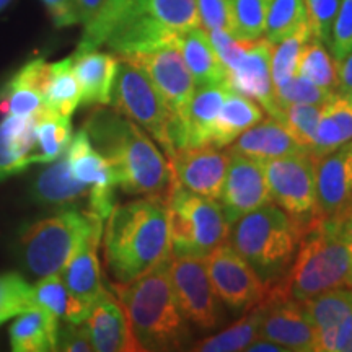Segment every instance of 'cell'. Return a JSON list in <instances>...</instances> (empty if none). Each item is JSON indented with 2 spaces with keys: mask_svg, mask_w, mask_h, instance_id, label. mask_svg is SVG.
Returning a JSON list of instances; mask_svg holds the SVG:
<instances>
[{
  "mask_svg": "<svg viewBox=\"0 0 352 352\" xmlns=\"http://www.w3.org/2000/svg\"><path fill=\"white\" fill-rule=\"evenodd\" d=\"M259 307L241 314V316L230 327L222 331L204 338L189 347L188 351L196 352H235L245 351L250 342L259 336Z\"/></svg>",
  "mask_w": 352,
  "mask_h": 352,
  "instance_id": "cell-36",
  "label": "cell"
},
{
  "mask_svg": "<svg viewBox=\"0 0 352 352\" xmlns=\"http://www.w3.org/2000/svg\"><path fill=\"white\" fill-rule=\"evenodd\" d=\"M33 297L38 307L64 323H83L91 308L72 296L59 272L41 277V280L33 285Z\"/></svg>",
  "mask_w": 352,
  "mask_h": 352,
  "instance_id": "cell-34",
  "label": "cell"
},
{
  "mask_svg": "<svg viewBox=\"0 0 352 352\" xmlns=\"http://www.w3.org/2000/svg\"><path fill=\"white\" fill-rule=\"evenodd\" d=\"M178 47L197 87L228 83L226 65L202 26L179 34Z\"/></svg>",
  "mask_w": 352,
  "mask_h": 352,
  "instance_id": "cell-28",
  "label": "cell"
},
{
  "mask_svg": "<svg viewBox=\"0 0 352 352\" xmlns=\"http://www.w3.org/2000/svg\"><path fill=\"white\" fill-rule=\"evenodd\" d=\"M228 152L240 153V155L254 158L264 164V162L274 160V158L305 151L294 140L283 122L270 116L246 129L228 148Z\"/></svg>",
  "mask_w": 352,
  "mask_h": 352,
  "instance_id": "cell-25",
  "label": "cell"
},
{
  "mask_svg": "<svg viewBox=\"0 0 352 352\" xmlns=\"http://www.w3.org/2000/svg\"><path fill=\"white\" fill-rule=\"evenodd\" d=\"M328 46L336 63L344 59L352 51V0H340Z\"/></svg>",
  "mask_w": 352,
  "mask_h": 352,
  "instance_id": "cell-44",
  "label": "cell"
},
{
  "mask_svg": "<svg viewBox=\"0 0 352 352\" xmlns=\"http://www.w3.org/2000/svg\"><path fill=\"white\" fill-rule=\"evenodd\" d=\"M204 258L215 296L232 314H245L266 298L270 287L230 243L220 245Z\"/></svg>",
  "mask_w": 352,
  "mask_h": 352,
  "instance_id": "cell-12",
  "label": "cell"
},
{
  "mask_svg": "<svg viewBox=\"0 0 352 352\" xmlns=\"http://www.w3.org/2000/svg\"><path fill=\"white\" fill-rule=\"evenodd\" d=\"M109 104L155 139L160 144L166 160L171 158L176 152L173 144V113L158 95L151 78L124 59H120Z\"/></svg>",
  "mask_w": 352,
  "mask_h": 352,
  "instance_id": "cell-9",
  "label": "cell"
},
{
  "mask_svg": "<svg viewBox=\"0 0 352 352\" xmlns=\"http://www.w3.org/2000/svg\"><path fill=\"white\" fill-rule=\"evenodd\" d=\"M47 63L43 57L26 63L0 94V113L38 118L47 111L43 85Z\"/></svg>",
  "mask_w": 352,
  "mask_h": 352,
  "instance_id": "cell-23",
  "label": "cell"
},
{
  "mask_svg": "<svg viewBox=\"0 0 352 352\" xmlns=\"http://www.w3.org/2000/svg\"><path fill=\"white\" fill-rule=\"evenodd\" d=\"M245 351H248V352H287L283 346L277 344V342L270 341V340H266V338H261V336H258L256 340H253L252 342H250L248 347H246Z\"/></svg>",
  "mask_w": 352,
  "mask_h": 352,
  "instance_id": "cell-52",
  "label": "cell"
},
{
  "mask_svg": "<svg viewBox=\"0 0 352 352\" xmlns=\"http://www.w3.org/2000/svg\"><path fill=\"white\" fill-rule=\"evenodd\" d=\"M72 67L80 83V104L107 107L111 103V91L120 67V57L111 52H101L100 50L76 52L72 56Z\"/></svg>",
  "mask_w": 352,
  "mask_h": 352,
  "instance_id": "cell-24",
  "label": "cell"
},
{
  "mask_svg": "<svg viewBox=\"0 0 352 352\" xmlns=\"http://www.w3.org/2000/svg\"><path fill=\"white\" fill-rule=\"evenodd\" d=\"M88 195L90 188L74 178L65 153L51 162V165L38 175L33 184V196L36 202L52 208H77V204H80Z\"/></svg>",
  "mask_w": 352,
  "mask_h": 352,
  "instance_id": "cell-27",
  "label": "cell"
},
{
  "mask_svg": "<svg viewBox=\"0 0 352 352\" xmlns=\"http://www.w3.org/2000/svg\"><path fill=\"white\" fill-rule=\"evenodd\" d=\"M103 256L113 283L134 280L171 253L164 199L147 197L114 206L103 226Z\"/></svg>",
  "mask_w": 352,
  "mask_h": 352,
  "instance_id": "cell-2",
  "label": "cell"
},
{
  "mask_svg": "<svg viewBox=\"0 0 352 352\" xmlns=\"http://www.w3.org/2000/svg\"><path fill=\"white\" fill-rule=\"evenodd\" d=\"M271 0H232L235 38L254 41L264 34Z\"/></svg>",
  "mask_w": 352,
  "mask_h": 352,
  "instance_id": "cell-42",
  "label": "cell"
},
{
  "mask_svg": "<svg viewBox=\"0 0 352 352\" xmlns=\"http://www.w3.org/2000/svg\"><path fill=\"white\" fill-rule=\"evenodd\" d=\"M311 38L310 26H303L297 33L290 34L280 43L272 46L271 54V77L272 87L283 85L289 78L298 74V59L305 43Z\"/></svg>",
  "mask_w": 352,
  "mask_h": 352,
  "instance_id": "cell-39",
  "label": "cell"
},
{
  "mask_svg": "<svg viewBox=\"0 0 352 352\" xmlns=\"http://www.w3.org/2000/svg\"><path fill=\"white\" fill-rule=\"evenodd\" d=\"M103 226L104 222H98L87 233L85 239L80 241L63 271L59 272L72 296L90 307L108 290L103 284L98 258Z\"/></svg>",
  "mask_w": 352,
  "mask_h": 352,
  "instance_id": "cell-21",
  "label": "cell"
},
{
  "mask_svg": "<svg viewBox=\"0 0 352 352\" xmlns=\"http://www.w3.org/2000/svg\"><path fill=\"white\" fill-rule=\"evenodd\" d=\"M83 324L96 352L140 351L120 300L109 290L91 305Z\"/></svg>",
  "mask_w": 352,
  "mask_h": 352,
  "instance_id": "cell-22",
  "label": "cell"
},
{
  "mask_svg": "<svg viewBox=\"0 0 352 352\" xmlns=\"http://www.w3.org/2000/svg\"><path fill=\"white\" fill-rule=\"evenodd\" d=\"M59 320L44 308L34 305L19 315L10 327V346L15 352L56 351Z\"/></svg>",
  "mask_w": 352,
  "mask_h": 352,
  "instance_id": "cell-31",
  "label": "cell"
},
{
  "mask_svg": "<svg viewBox=\"0 0 352 352\" xmlns=\"http://www.w3.org/2000/svg\"><path fill=\"white\" fill-rule=\"evenodd\" d=\"M264 109L256 101L239 94L232 88L228 91L212 131V145L223 148L235 142L246 129L264 118Z\"/></svg>",
  "mask_w": 352,
  "mask_h": 352,
  "instance_id": "cell-32",
  "label": "cell"
},
{
  "mask_svg": "<svg viewBox=\"0 0 352 352\" xmlns=\"http://www.w3.org/2000/svg\"><path fill=\"white\" fill-rule=\"evenodd\" d=\"M36 305L33 297V285L19 272L0 274V324L15 318Z\"/></svg>",
  "mask_w": 352,
  "mask_h": 352,
  "instance_id": "cell-41",
  "label": "cell"
},
{
  "mask_svg": "<svg viewBox=\"0 0 352 352\" xmlns=\"http://www.w3.org/2000/svg\"><path fill=\"white\" fill-rule=\"evenodd\" d=\"M170 220L171 254L208 256L228 240L230 223L215 199L173 184L164 199Z\"/></svg>",
  "mask_w": 352,
  "mask_h": 352,
  "instance_id": "cell-6",
  "label": "cell"
},
{
  "mask_svg": "<svg viewBox=\"0 0 352 352\" xmlns=\"http://www.w3.org/2000/svg\"><path fill=\"white\" fill-rule=\"evenodd\" d=\"M98 222L104 220L88 209L67 208L26 227L20 239L26 270L39 279L60 272L87 233Z\"/></svg>",
  "mask_w": 352,
  "mask_h": 352,
  "instance_id": "cell-7",
  "label": "cell"
},
{
  "mask_svg": "<svg viewBox=\"0 0 352 352\" xmlns=\"http://www.w3.org/2000/svg\"><path fill=\"white\" fill-rule=\"evenodd\" d=\"M151 78L158 95L165 101V104L173 113L175 122L183 116L189 100L196 91V82L184 63L178 44L164 46L160 50L139 52L126 57H120Z\"/></svg>",
  "mask_w": 352,
  "mask_h": 352,
  "instance_id": "cell-14",
  "label": "cell"
},
{
  "mask_svg": "<svg viewBox=\"0 0 352 352\" xmlns=\"http://www.w3.org/2000/svg\"><path fill=\"white\" fill-rule=\"evenodd\" d=\"M104 2H107V0H74L77 8L78 21H80L83 26L90 25L91 21L100 15L101 8L104 7Z\"/></svg>",
  "mask_w": 352,
  "mask_h": 352,
  "instance_id": "cell-49",
  "label": "cell"
},
{
  "mask_svg": "<svg viewBox=\"0 0 352 352\" xmlns=\"http://www.w3.org/2000/svg\"><path fill=\"white\" fill-rule=\"evenodd\" d=\"M36 118L7 114L0 122V182L19 175L33 164Z\"/></svg>",
  "mask_w": 352,
  "mask_h": 352,
  "instance_id": "cell-26",
  "label": "cell"
},
{
  "mask_svg": "<svg viewBox=\"0 0 352 352\" xmlns=\"http://www.w3.org/2000/svg\"><path fill=\"white\" fill-rule=\"evenodd\" d=\"M132 23H157L182 34L201 26L197 0H107L100 15L83 26L76 52L100 50L114 30Z\"/></svg>",
  "mask_w": 352,
  "mask_h": 352,
  "instance_id": "cell-8",
  "label": "cell"
},
{
  "mask_svg": "<svg viewBox=\"0 0 352 352\" xmlns=\"http://www.w3.org/2000/svg\"><path fill=\"white\" fill-rule=\"evenodd\" d=\"M283 284L287 296L297 302L336 287H352V258L336 219L316 217L303 228L297 254Z\"/></svg>",
  "mask_w": 352,
  "mask_h": 352,
  "instance_id": "cell-5",
  "label": "cell"
},
{
  "mask_svg": "<svg viewBox=\"0 0 352 352\" xmlns=\"http://www.w3.org/2000/svg\"><path fill=\"white\" fill-rule=\"evenodd\" d=\"M307 25L308 16L303 0H271L264 34L271 44H277Z\"/></svg>",
  "mask_w": 352,
  "mask_h": 352,
  "instance_id": "cell-38",
  "label": "cell"
},
{
  "mask_svg": "<svg viewBox=\"0 0 352 352\" xmlns=\"http://www.w3.org/2000/svg\"><path fill=\"white\" fill-rule=\"evenodd\" d=\"M56 351L64 352H90L94 351L90 336L83 323H65L57 331Z\"/></svg>",
  "mask_w": 352,
  "mask_h": 352,
  "instance_id": "cell-47",
  "label": "cell"
},
{
  "mask_svg": "<svg viewBox=\"0 0 352 352\" xmlns=\"http://www.w3.org/2000/svg\"><path fill=\"white\" fill-rule=\"evenodd\" d=\"M232 87L228 83L196 88L183 116L175 122V151L184 147L212 145V131L219 111Z\"/></svg>",
  "mask_w": 352,
  "mask_h": 352,
  "instance_id": "cell-20",
  "label": "cell"
},
{
  "mask_svg": "<svg viewBox=\"0 0 352 352\" xmlns=\"http://www.w3.org/2000/svg\"><path fill=\"white\" fill-rule=\"evenodd\" d=\"M56 28H69L78 25V15L74 0H39Z\"/></svg>",
  "mask_w": 352,
  "mask_h": 352,
  "instance_id": "cell-48",
  "label": "cell"
},
{
  "mask_svg": "<svg viewBox=\"0 0 352 352\" xmlns=\"http://www.w3.org/2000/svg\"><path fill=\"white\" fill-rule=\"evenodd\" d=\"M259 336L274 341L285 351L315 352V328L302 303L285 296L280 285L267 289L259 303Z\"/></svg>",
  "mask_w": 352,
  "mask_h": 352,
  "instance_id": "cell-13",
  "label": "cell"
},
{
  "mask_svg": "<svg viewBox=\"0 0 352 352\" xmlns=\"http://www.w3.org/2000/svg\"><path fill=\"white\" fill-rule=\"evenodd\" d=\"M272 46L274 44H271L266 38L246 41L239 60L227 70V78L233 90L256 101L264 111L279 121L283 111L277 107L272 87Z\"/></svg>",
  "mask_w": 352,
  "mask_h": 352,
  "instance_id": "cell-18",
  "label": "cell"
},
{
  "mask_svg": "<svg viewBox=\"0 0 352 352\" xmlns=\"http://www.w3.org/2000/svg\"><path fill=\"white\" fill-rule=\"evenodd\" d=\"M170 276L179 310L191 327L212 331L223 323L222 302L214 292L204 256L170 253Z\"/></svg>",
  "mask_w": 352,
  "mask_h": 352,
  "instance_id": "cell-11",
  "label": "cell"
},
{
  "mask_svg": "<svg viewBox=\"0 0 352 352\" xmlns=\"http://www.w3.org/2000/svg\"><path fill=\"white\" fill-rule=\"evenodd\" d=\"M318 217L340 219L352 206V140L315 162Z\"/></svg>",
  "mask_w": 352,
  "mask_h": 352,
  "instance_id": "cell-19",
  "label": "cell"
},
{
  "mask_svg": "<svg viewBox=\"0 0 352 352\" xmlns=\"http://www.w3.org/2000/svg\"><path fill=\"white\" fill-rule=\"evenodd\" d=\"M338 91L352 96V51L338 63Z\"/></svg>",
  "mask_w": 352,
  "mask_h": 352,
  "instance_id": "cell-50",
  "label": "cell"
},
{
  "mask_svg": "<svg viewBox=\"0 0 352 352\" xmlns=\"http://www.w3.org/2000/svg\"><path fill=\"white\" fill-rule=\"evenodd\" d=\"M140 351H183L192 342V328L176 302L170 256L124 284L113 283Z\"/></svg>",
  "mask_w": 352,
  "mask_h": 352,
  "instance_id": "cell-3",
  "label": "cell"
},
{
  "mask_svg": "<svg viewBox=\"0 0 352 352\" xmlns=\"http://www.w3.org/2000/svg\"><path fill=\"white\" fill-rule=\"evenodd\" d=\"M336 222H338V230H340L341 239L347 246V250H349V254L352 258V206L341 215L340 219H336Z\"/></svg>",
  "mask_w": 352,
  "mask_h": 352,
  "instance_id": "cell-51",
  "label": "cell"
},
{
  "mask_svg": "<svg viewBox=\"0 0 352 352\" xmlns=\"http://www.w3.org/2000/svg\"><path fill=\"white\" fill-rule=\"evenodd\" d=\"M34 153L33 164H51L60 158L72 140V122L69 116L47 109L34 122Z\"/></svg>",
  "mask_w": 352,
  "mask_h": 352,
  "instance_id": "cell-35",
  "label": "cell"
},
{
  "mask_svg": "<svg viewBox=\"0 0 352 352\" xmlns=\"http://www.w3.org/2000/svg\"><path fill=\"white\" fill-rule=\"evenodd\" d=\"M321 116V107L308 103H294L283 108L279 121L290 132L303 151L310 153L315 145L316 127Z\"/></svg>",
  "mask_w": 352,
  "mask_h": 352,
  "instance_id": "cell-40",
  "label": "cell"
},
{
  "mask_svg": "<svg viewBox=\"0 0 352 352\" xmlns=\"http://www.w3.org/2000/svg\"><path fill=\"white\" fill-rule=\"evenodd\" d=\"M69 168L74 178L87 184L90 188L88 195V210L98 215L101 220H107L116 204L118 183L114 178L111 165L91 144L90 138L82 129L70 140L67 151H65Z\"/></svg>",
  "mask_w": 352,
  "mask_h": 352,
  "instance_id": "cell-15",
  "label": "cell"
},
{
  "mask_svg": "<svg viewBox=\"0 0 352 352\" xmlns=\"http://www.w3.org/2000/svg\"><path fill=\"white\" fill-rule=\"evenodd\" d=\"M219 201L230 227L243 215L272 202L261 162L230 152V165Z\"/></svg>",
  "mask_w": 352,
  "mask_h": 352,
  "instance_id": "cell-16",
  "label": "cell"
},
{
  "mask_svg": "<svg viewBox=\"0 0 352 352\" xmlns=\"http://www.w3.org/2000/svg\"><path fill=\"white\" fill-rule=\"evenodd\" d=\"M168 164L178 186L209 199H219L230 165V152L214 145L184 147L168 158Z\"/></svg>",
  "mask_w": 352,
  "mask_h": 352,
  "instance_id": "cell-17",
  "label": "cell"
},
{
  "mask_svg": "<svg viewBox=\"0 0 352 352\" xmlns=\"http://www.w3.org/2000/svg\"><path fill=\"white\" fill-rule=\"evenodd\" d=\"M272 201L302 228L318 217L315 188V160L308 152H298L264 162Z\"/></svg>",
  "mask_w": 352,
  "mask_h": 352,
  "instance_id": "cell-10",
  "label": "cell"
},
{
  "mask_svg": "<svg viewBox=\"0 0 352 352\" xmlns=\"http://www.w3.org/2000/svg\"><path fill=\"white\" fill-rule=\"evenodd\" d=\"M331 95L333 94L315 85L314 82L308 80L307 77L300 76V74L289 78L283 85L274 87V98L277 107L280 108V111H283L284 107L294 103H308L321 107Z\"/></svg>",
  "mask_w": 352,
  "mask_h": 352,
  "instance_id": "cell-43",
  "label": "cell"
},
{
  "mask_svg": "<svg viewBox=\"0 0 352 352\" xmlns=\"http://www.w3.org/2000/svg\"><path fill=\"white\" fill-rule=\"evenodd\" d=\"M315 328L316 352H324L333 333L352 314V287H336L300 302Z\"/></svg>",
  "mask_w": 352,
  "mask_h": 352,
  "instance_id": "cell-30",
  "label": "cell"
},
{
  "mask_svg": "<svg viewBox=\"0 0 352 352\" xmlns=\"http://www.w3.org/2000/svg\"><path fill=\"white\" fill-rule=\"evenodd\" d=\"M303 228L279 206L264 204L232 223L228 241L267 287L283 283L296 258Z\"/></svg>",
  "mask_w": 352,
  "mask_h": 352,
  "instance_id": "cell-4",
  "label": "cell"
},
{
  "mask_svg": "<svg viewBox=\"0 0 352 352\" xmlns=\"http://www.w3.org/2000/svg\"><path fill=\"white\" fill-rule=\"evenodd\" d=\"M43 95L46 108L52 113L72 116L82 103V90L72 67V56L47 64Z\"/></svg>",
  "mask_w": 352,
  "mask_h": 352,
  "instance_id": "cell-33",
  "label": "cell"
},
{
  "mask_svg": "<svg viewBox=\"0 0 352 352\" xmlns=\"http://www.w3.org/2000/svg\"><path fill=\"white\" fill-rule=\"evenodd\" d=\"M349 140H352V96L334 91L321 104L315 145L310 155L316 162Z\"/></svg>",
  "mask_w": 352,
  "mask_h": 352,
  "instance_id": "cell-29",
  "label": "cell"
},
{
  "mask_svg": "<svg viewBox=\"0 0 352 352\" xmlns=\"http://www.w3.org/2000/svg\"><path fill=\"white\" fill-rule=\"evenodd\" d=\"M298 74L329 94L338 91V63L320 39L311 36L305 43L298 59Z\"/></svg>",
  "mask_w": 352,
  "mask_h": 352,
  "instance_id": "cell-37",
  "label": "cell"
},
{
  "mask_svg": "<svg viewBox=\"0 0 352 352\" xmlns=\"http://www.w3.org/2000/svg\"><path fill=\"white\" fill-rule=\"evenodd\" d=\"M201 26L206 32H226L235 36L232 0H197Z\"/></svg>",
  "mask_w": 352,
  "mask_h": 352,
  "instance_id": "cell-45",
  "label": "cell"
},
{
  "mask_svg": "<svg viewBox=\"0 0 352 352\" xmlns=\"http://www.w3.org/2000/svg\"><path fill=\"white\" fill-rule=\"evenodd\" d=\"M12 0H0V12L6 10V8L8 7V3H10Z\"/></svg>",
  "mask_w": 352,
  "mask_h": 352,
  "instance_id": "cell-53",
  "label": "cell"
},
{
  "mask_svg": "<svg viewBox=\"0 0 352 352\" xmlns=\"http://www.w3.org/2000/svg\"><path fill=\"white\" fill-rule=\"evenodd\" d=\"M303 3L307 8L311 36L328 44L333 21L340 8V0H303Z\"/></svg>",
  "mask_w": 352,
  "mask_h": 352,
  "instance_id": "cell-46",
  "label": "cell"
},
{
  "mask_svg": "<svg viewBox=\"0 0 352 352\" xmlns=\"http://www.w3.org/2000/svg\"><path fill=\"white\" fill-rule=\"evenodd\" d=\"M83 129L126 195L160 199L170 195L175 184L171 166L139 124L114 108L98 107L88 114Z\"/></svg>",
  "mask_w": 352,
  "mask_h": 352,
  "instance_id": "cell-1",
  "label": "cell"
}]
</instances>
